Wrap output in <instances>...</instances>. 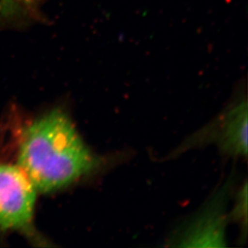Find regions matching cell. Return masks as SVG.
Wrapping results in <instances>:
<instances>
[{"instance_id":"cell-1","label":"cell","mask_w":248,"mask_h":248,"mask_svg":"<svg viewBox=\"0 0 248 248\" xmlns=\"http://www.w3.org/2000/svg\"><path fill=\"white\" fill-rule=\"evenodd\" d=\"M18 165L37 192H53L89 174L98 160L83 142L68 116L54 109L24 130Z\"/></svg>"},{"instance_id":"cell-2","label":"cell","mask_w":248,"mask_h":248,"mask_svg":"<svg viewBox=\"0 0 248 248\" xmlns=\"http://www.w3.org/2000/svg\"><path fill=\"white\" fill-rule=\"evenodd\" d=\"M35 186L18 165L0 163V229L35 238Z\"/></svg>"},{"instance_id":"cell-3","label":"cell","mask_w":248,"mask_h":248,"mask_svg":"<svg viewBox=\"0 0 248 248\" xmlns=\"http://www.w3.org/2000/svg\"><path fill=\"white\" fill-rule=\"evenodd\" d=\"M219 145L232 155L248 153V106L241 102L230 109L221 122L217 132Z\"/></svg>"},{"instance_id":"cell-4","label":"cell","mask_w":248,"mask_h":248,"mask_svg":"<svg viewBox=\"0 0 248 248\" xmlns=\"http://www.w3.org/2000/svg\"><path fill=\"white\" fill-rule=\"evenodd\" d=\"M22 7L18 0H0V14L6 16L13 13L15 10L21 9Z\"/></svg>"},{"instance_id":"cell-5","label":"cell","mask_w":248,"mask_h":248,"mask_svg":"<svg viewBox=\"0 0 248 248\" xmlns=\"http://www.w3.org/2000/svg\"><path fill=\"white\" fill-rule=\"evenodd\" d=\"M18 1L22 8L32 9L40 3L41 0H18Z\"/></svg>"}]
</instances>
